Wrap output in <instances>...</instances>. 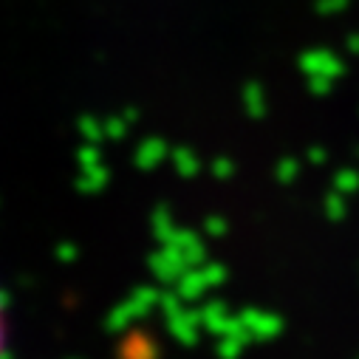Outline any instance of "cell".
<instances>
[{
  "mask_svg": "<svg viewBox=\"0 0 359 359\" xmlns=\"http://www.w3.org/2000/svg\"><path fill=\"white\" fill-rule=\"evenodd\" d=\"M6 342H9V323H6V306L0 297V359L6 356Z\"/></svg>",
  "mask_w": 359,
  "mask_h": 359,
  "instance_id": "1",
  "label": "cell"
}]
</instances>
